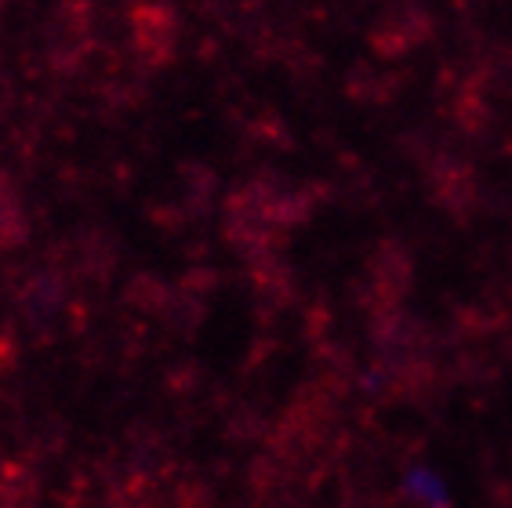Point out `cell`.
I'll use <instances>...</instances> for the list:
<instances>
[{"label":"cell","mask_w":512,"mask_h":508,"mask_svg":"<svg viewBox=\"0 0 512 508\" xmlns=\"http://www.w3.org/2000/svg\"><path fill=\"white\" fill-rule=\"evenodd\" d=\"M429 37H433V11L422 0H389L367 33V44L375 59L393 62L429 44Z\"/></svg>","instance_id":"obj_3"},{"label":"cell","mask_w":512,"mask_h":508,"mask_svg":"<svg viewBox=\"0 0 512 508\" xmlns=\"http://www.w3.org/2000/svg\"><path fill=\"white\" fill-rule=\"evenodd\" d=\"M182 22L171 0H131L124 11V40L135 66L160 69L175 59Z\"/></svg>","instance_id":"obj_2"},{"label":"cell","mask_w":512,"mask_h":508,"mask_svg":"<svg viewBox=\"0 0 512 508\" xmlns=\"http://www.w3.org/2000/svg\"><path fill=\"white\" fill-rule=\"evenodd\" d=\"M99 8L95 0H59L48 22L40 26V55L55 73L73 77L95 44H99Z\"/></svg>","instance_id":"obj_1"},{"label":"cell","mask_w":512,"mask_h":508,"mask_svg":"<svg viewBox=\"0 0 512 508\" xmlns=\"http://www.w3.org/2000/svg\"><path fill=\"white\" fill-rule=\"evenodd\" d=\"M404 84H407L404 73L378 69L371 59L353 62L349 77H345V91H349V98L360 102V106H385V102H393V98L404 91Z\"/></svg>","instance_id":"obj_4"}]
</instances>
